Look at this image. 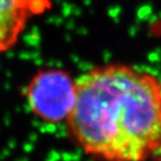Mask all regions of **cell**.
Returning a JSON list of instances; mask_svg holds the SVG:
<instances>
[{
	"label": "cell",
	"mask_w": 161,
	"mask_h": 161,
	"mask_svg": "<svg viewBox=\"0 0 161 161\" xmlns=\"http://www.w3.org/2000/svg\"><path fill=\"white\" fill-rule=\"evenodd\" d=\"M75 83L65 124L85 154L101 161H144L161 149V82L155 75L106 64Z\"/></svg>",
	"instance_id": "obj_1"
},
{
	"label": "cell",
	"mask_w": 161,
	"mask_h": 161,
	"mask_svg": "<svg viewBox=\"0 0 161 161\" xmlns=\"http://www.w3.org/2000/svg\"><path fill=\"white\" fill-rule=\"evenodd\" d=\"M75 80L62 69H40L24 89L29 111L46 124L65 122L75 103Z\"/></svg>",
	"instance_id": "obj_2"
},
{
	"label": "cell",
	"mask_w": 161,
	"mask_h": 161,
	"mask_svg": "<svg viewBox=\"0 0 161 161\" xmlns=\"http://www.w3.org/2000/svg\"><path fill=\"white\" fill-rule=\"evenodd\" d=\"M51 9V0H0V55L11 50L34 17Z\"/></svg>",
	"instance_id": "obj_3"
},
{
	"label": "cell",
	"mask_w": 161,
	"mask_h": 161,
	"mask_svg": "<svg viewBox=\"0 0 161 161\" xmlns=\"http://www.w3.org/2000/svg\"><path fill=\"white\" fill-rule=\"evenodd\" d=\"M160 161H161V154H160Z\"/></svg>",
	"instance_id": "obj_4"
}]
</instances>
